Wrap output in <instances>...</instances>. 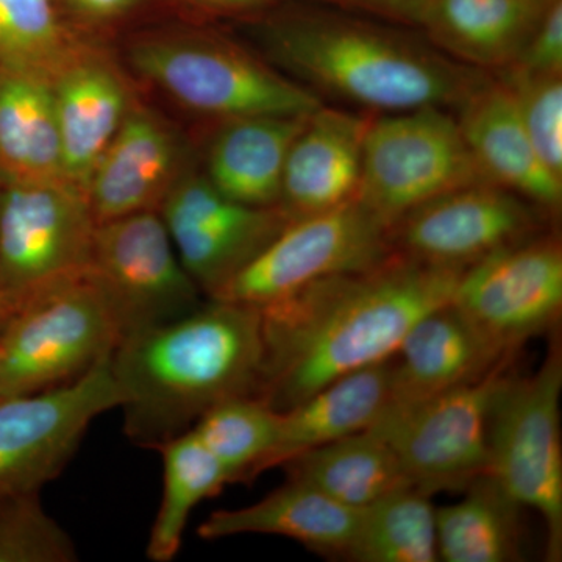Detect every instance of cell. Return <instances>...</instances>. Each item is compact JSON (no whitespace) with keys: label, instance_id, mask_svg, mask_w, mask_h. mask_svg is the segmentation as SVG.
I'll use <instances>...</instances> for the list:
<instances>
[{"label":"cell","instance_id":"obj_1","mask_svg":"<svg viewBox=\"0 0 562 562\" xmlns=\"http://www.w3.org/2000/svg\"><path fill=\"white\" fill-rule=\"evenodd\" d=\"M394 254L262 306L257 397L286 412L339 376L390 360L425 314L452 302L461 273Z\"/></svg>","mask_w":562,"mask_h":562},{"label":"cell","instance_id":"obj_2","mask_svg":"<svg viewBox=\"0 0 562 562\" xmlns=\"http://www.w3.org/2000/svg\"><path fill=\"white\" fill-rule=\"evenodd\" d=\"M262 369L261 310L206 299L194 312L127 339L111 353L124 435L157 450L191 430L217 403L258 395Z\"/></svg>","mask_w":562,"mask_h":562},{"label":"cell","instance_id":"obj_3","mask_svg":"<svg viewBox=\"0 0 562 562\" xmlns=\"http://www.w3.org/2000/svg\"><path fill=\"white\" fill-rule=\"evenodd\" d=\"M261 38L273 60L310 91L379 113L460 109L490 80L441 50L357 21L284 18L268 22Z\"/></svg>","mask_w":562,"mask_h":562},{"label":"cell","instance_id":"obj_4","mask_svg":"<svg viewBox=\"0 0 562 562\" xmlns=\"http://www.w3.org/2000/svg\"><path fill=\"white\" fill-rule=\"evenodd\" d=\"M133 69L183 109L224 122L258 114L305 116L322 105L316 92L231 41L181 33L132 44Z\"/></svg>","mask_w":562,"mask_h":562},{"label":"cell","instance_id":"obj_5","mask_svg":"<svg viewBox=\"0 0 562 562\" xmlns=\"http://www.w3.org/2000/svg\"><path fill=\"white\" fill-rule=\"evenodd\" d=\"M562 353L552 342L538 371H512L495 392L490 414V472L503 490L538 512L549 561L562 557Z\"/></svg>","mask_w":562,"mask_h":562},{"label":"cell","instance_id":"obj_6","mask_svg":"<svg viewBox=\"0 0 562 562\" xmlns=\"http://www.w3.org/2000/svg\"><path fill=\"white\" fill-rule=\"evenodd\" d=\"M482 180L449 110L424 106L371 117L357 202L387 228L417 206Z\"/></svg>","mask_w":562,"mask_h":562},{"label":"cell","instance_id":"obj_7","mask_svg":"<svg viewBox=\"0 0 562 562\" xmlns=\"http://www.w3.org/2000/svg\"><path fill=\"white\" fill-rule=\"evenodd\" d=\"M116 347L109 305L90 272L65 281L14 313L0 339V397L74 382Z\"/></svg>","mask_w":562,"mask_h":562},{"label":"cell","instance_id":"obj_8","mask_svg":"<svg viewBox=\"0 0 562 562\" xmlns=\"http://www.w3.org/2000/svg\"><path fill=\"white\" fill-rule=\"evenodd\" d=\"M95 222L68 180L0 183V288L14 313L90 269Z\"/></svg>","mask_w":562,"mask_h":562},{"label":"cell","instance_id":"obj_9","mask_svg":"<svg viewBox=\"0 0 562 562\" xmlns=\"http://www.w3.org/2000/svg\"><path fill=\"white\" fill-rule=\"evenodd\" d=\"M514 355L475 382L413 405L386 406L369 428L394 450L413 486L431 497L462 492L490 472L492 401L512 371Z\"/></svg>","mask_w":562,"mask_h":562},{"label":"cell","instance_id":"obj_10","mask_svg":"<svg viewBox=\"0 0 562 562\" xmlns=\"http://www.w3.org/2000/svg\"><path fill=\"white\" fill-rule=\"evenodd\" d=\"M88 272L109 305L117 346L205 302L157 210L95 225Z\"/></svg>","mask_w":562,"mask_h":562},{"label":"cell","instance_id":"obj_11","mask_svg":"<svg viewBox=\"0 0 562 562\" xmlns=\"http://www.w3.org/2000/svg\"><path fill=\"white\" fill-rule=\"evenodd\" d=\"M392 254L390 228L355 199L288 222L210 299L262 308L314 281L373 268Z\"/></svg>","mask_w":562,"mask_h":562},{"label":"cell","instance_id":"obj_12","mask_svg":"<svg viewBox=\"0 0 562 562\" xmlns=\"http://www.w3.org/2000/svg\"><path fill=\"white\" fill-rule=\"evenodd\" d=\"M452 305L502 353L553 330L562 312V247L531 236L487 255L461 273Z\"/></svg>","mask_w":562,"mask_h":562},{"label":"cell","instance_id":"obj_13","mask_svg":"<svg viewBox=\"0 0 562 562\" xmlns=\"http://www.w3.org/2000/svg\"><path fill=\"white\" fill-rule=\"evenodd\" d=\"M110 357L74 382L0 397V490L43 491L65 471L92 420L120 408Z\"/></svg>","mask_w":562,"mask_h":562},{"label":"cell","instance_id":"obj_14","mask_svg":"<svg viewBox=\"0 0 562 562\" xmlns=\"http://www.w3.org/2000/svg\"><path fill=\"white\" fill-rule=\"evenodd\" d=\"M543 211L490 180L464 184L417 206L390 227L392 250L465 271L542 231Z\"/></svg>","mask_w":562,"mask_h":562},{"label":"cell","instance_id":"obj_15","mask_svg":"<svg viewBox=\"0 0 562 562\" xmlns=\"http://www.w3.org/2000/svg\"><path fill=\"white\" fill-rule=\"evenodd\" d=\"M184 171L183 147L172 128L151 111L132 105L85 190L92 220L98 225L160 210Z\"/></svg>","mask_w":562,"mask_h":562},{"label":"cell","instance_id":"obj_16","mask_svg":"<svg viewBox=\"0 0 562 562\" xmlns=\"http://www.w3.org/2000/svg\"><path fill=\"white\" fill-rule=\"evenodd\" d=\"M371 117L313 111L288 154L279 206L291 220L338 209L357 199L362 144Z\"/></svg>","mask_w":562,"mask_h":562},{"label":"cell","instance_id":"obj_17","mask_svg":"<svg viewBox=\"0 0 562 562\" xmlns=\"http://www.w3.org/2000/svg\"><path fill=\"white\" fill-rule=\"evenodd\" d=\"M458 111L462 136L483 176L554 216L562 180L539 158L512 90L501 80H487Z\"/></svg>","mask_w":562,"mask_h":562},{"label":"cell","instance_id":"obj_18","mask_svg":"<svg viewBox=\"0 0 562 562\" xmlns=\"http://www.w3.org/2000/svg\"><path fill=\"white\" fill-rule=\"evenodd\" d=\"M509 355L495 349L447 303L417 321L391 358L387 406L413 405L475 382Z\"/></svg>","mask_w":562,"mask_h":562},{"label":"cell","instance_id":"obj_19","mask_svg":"<svg viewBox=\"0 0 562 562\" xmlns=\"http://www.w3.org/2000/svg\"><path fill=\"white\" fill-rule=\"evenodd\" d=\"M52 88L65 179L85 192L132 109L128 90L116 69L88 47L55 72Z\"/></svg>","mask_w":562,"mask_h":562},{"label":"cell","instance_id":"obj_20","mask_svg":"<svg viewBox=\"0 0 562 562\" xmlns=\"http://www.w3.org/2000/svg\"><path fill=\"white\" fill-rule=\"evenodd\" d=\"M361 509L333 501L310 484L286 479L261 501L236 509H217L199 525L205 541L243 535L292 539L328 557H347L360 522Z\"/></svg>","mask_w":562,"mask_h":562},{"label":"cell","instance_id":"obj_21","mask_svg":"<svg viewBox=\"0 0 562 562\" xmlns=\"http://www.w3.org/2000/svg\"><path fill=\"white\" fill-rule=\"evenodd\" d=\"M310 114H258L221 122L206 158V179L227 198L276 209L291 146Z\"/></svg>","mask_w":562,"mask_h":562},{"label":"cell","instance_id":"obj_22","mask_svg":"<svg viewBox=\"0 0 562 562\" xmlns=\"http://www.w3.org/2000/svg\"><path fill=\"white\" fill-rule=\"evenodd\" d=\"M391 398V358L339 376L280 412V427L261 472L346 436L369 430Z\"/></svg>","mask_w":562,"mask_h":562},{"label":"cell","instance_id":"obj_23","mask_svg":"<svg viewBox=\"0 0 562 562\" xmlns=\"http://www.w3.org/2000/svg\"><path fill=\"white\" fill-rule=\"evenodd\" d=\"M552 2L431 0L422 25L447 57L469 68L502 72L517 60Z\"/></svg>","mask_w":562,"mask_h":562},{"label":"cell","instance_id":"obj_24","mask_svg":"<svg viewBox=\"0 0 562 562\" xmlns=\"http://www.w3.org/2000/svg\"><path fill=\"white\" fill-rule=\"evenodd\" d=\"M66 180L52 77L0 68V183Z\"/></svg>","mask_w":562,"mask_h":562},{"label":"cell","instance_id":"obj_25","mask_svg":"<svg viewBox=\"0 0 562 562\" xmlns=\"http://www.w3.org/2000/svg\"><path fill=\"white\" fill-rule=\"evenodd\" d=\"M280 468L286 479L310 484L351 509L368 508L391 492L413 486L394 450L369 430L308 450Z\"/></svg>","mask_w":562,"mask_h":562},{"label":"cell","instance_id":"obj_26","mask_svg":"<svg viewBox=\"0 0 562 562\" xmlns=\"http://www.w3.org/2000/svg\"><path fill=\"white\" fill-rule=\"evenodd\" d=\"M464 497L436 508L439 560L446 562H509L522 557L520 508L501 483L484 473Z\"/></svg>","mask_w":562,"mask_h":562},{"label":"cell","instance_id":"obj_27","mask_svg":"<svg viewBox=\"0 0 562 562\" xmlns=\"http://www.w3.org/2000/svg\"><path fill=\"white\" fill-rule=\"evenodd\" d=\"M157 452L162 461V492L146 554L150 561L169 562L180 552L192 512L220 494L232 476L191 430L162 443Z\"/></svg>","mask_w":562,"mask_h":562},{"label":"cell","instance_id":"obj_28","mask_svg":"<svg viewBox=\"0 0 562 562\" xmlns=\"http://www.w3.org/2000/svg\"><path fill=\"white\" fill-rule=\"evenodd\" d=\"M346 558L357 562L439 561L431 495L405 486L361 509Z\"/></svg>","mask_w":562,"mask_h":562},{"label":"cell","instance_id":"obj_29","mask_svg":"<svg viewBox=\"0 0 562 562\" xmlns=\"http://www.w3.org/2000/svg\"><path fill=\"white\" fill-rule=\"evenodd\" d=\"M280 427V412L257 395L228 398L203 413L191 431L231 473L232 483L261 473Z\"/></svg>","mask_w":562,"mask_h":562},{"label":"cell","instance_id":"obj_30","mask_svg":"<svg viewBox=\"0 0 562 562\" xmlns=\"http://www.w3.org/2000/svg\"><path fill=\"white\" fill-rule=\"evenodd\" d=\"M83 47L58 0H0V68L54 77Z\"/></svg>","mask_w":562,"mask_h":562},{"label":"cell","instance_id":"obj_31","mask_svg":"<svg viewBox=\"0 0 562 562\" xmlns=\"http://www.w3.org/2000/svg\"><path fill=\"white\" fill-rule=\"evenodd\" d=\"M76 542L44 508L41 490H0V562H77Z\"/></svg>","mask_w":562,"mask_h":562},{"label":"cell","instance_id":"obj_32","mask_svg":"<svg viewBox=\"0 0 562 562\" xmlns=\"http://www.w3.org/2000/svg\"><path fill=\"white\" fill-rule=\"evenodd\" d=\"M498 74L516 99L520 120L539 158L562 180V76H536L513 69Z\"/></svg>","mask_w":562,"mask_h":562},{"label":"cell","instance_id":"obj_33","mask_svg":"<svg viewBox=\"0 0 562 562\" xmlns=\"http://www.w3.org/2000/svg\"><path fill=\"white\" fill-rule=\"evenodd\" d=\"M536 76L562 74V2L553 0L543 11L517 60L509 68ZM505 69V70H506Z\"/></svg>","mask_w":562,"mask_h":562},{"label":"cell","instance_id":"obj_34","mask_svg":"<svg viewBox=\"0 0 562 562\" xmlns=\"http://www.w3.org/2000/svg\"><path fill=\"white\" fill-rule=\"evenodd\" d=\"M143 0H58L61 11L88 24H109L132 13Z\"/></svg>","mask_w":562,"mask_h":562},{"label":"cell","instance_id":"obj_35","mask_svg":"<svg viewBox=\"0 0 562 562\" xmlns=\"http://www.w3.org/2000/svg\"><path fill=\"white\" fill-rule=\"evenodd\" d=\"M341 2L390 18V20L422 25L431 0H341Z\"/></svg>","mask_w":562,"mask_h":562},{"label":"cell","instance_id":"obj_36","mask_svg":"<svg viewBox=\"0 0 562 562\" xmlns=\"http://www.w3.org/2000/svg\"><path fill=\"white\" fill-rule=\"evenodd\" d=\"M190 2L216 13H238V11L260 9L273 0H190Z\"/></svg>","mask_w":562,"mask_h":562},{"label":"cell","instance_id":"obj_37","mask_svg":"<svg viewBox=\"0 0 562 562\" xmlns=\"http://www.w3.org/2000/svg\"><path fill=\"white\" fill-rule=\"evenodd\" d=\"M13 316L14 310L11 308L10 302L7 301L5 294L0 288V339H2L3 333H5Z\"/></svg>","mask_w":562,"mask_h":562},{"label":"cell","instance_id":"obj_38","mask_svg":"<svg viewBox=\"0 0 562 562\" xmlns=\"http://www.w3.org/2000/svg\"><path fill=\"white\" fill-rule=\"evenodd\" d=\"M546 2H552V0H546Z\"/></svg>","mask_w":562,"mask_h":562}]
</instances>
